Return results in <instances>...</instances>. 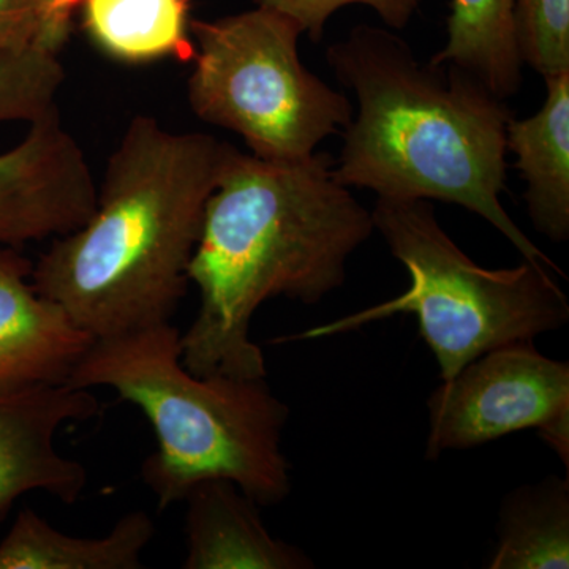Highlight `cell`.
<instances>
[{"label":"cell","mask_w":569,"mask_h":569,"mask_svg":"<svg viewBox=\"0 0 569 569\" xmlns=\"http://www.w3.org/2000/svg\"><path fill=\"white\" fill-rule=\"evenodd\" d=\"M67 385L110 388L140 408L157 443L142 462L141 479L160 511L186 500L206 479L234 482L260 507L290 493L282 451L288 407L266 377L190 372L171 321L93 340Z\"/></svg>","instance_id":"277c9868"},{"label":"cell","mask_w":569,"mask_h":569,"mask_svg":"<svg viewBox=\"0 0 569 569\" xmlns=\"http://www.w3.org/2000/svg\"><path fill=\"white\" fill-rule=\"evenodd\" d=\"M96 201L91 167L58 110L29 123L24 138L0 153V247L70 233Z\"/></svg>","instance_id":"ba28073f"},{"label":"cell","mask_w":569,"mask_h":569,"mask_svg":"<svg viewBox=\"0 0 569 569\" xmlns=\"http://www.w3.org/2000/svg\"><path fill=\"white\" fill-rule=\"evenodd\" d=\"M66 81L59 54L26 47L0 50V126L32 123L58 110Z\"/></svg>","instance_id":"e0dca14e"},{"label":"cell","mask_w":569,"mask_h":569,"mask_svg":"<svg viewBox=\"0 0 569 569\" xmlns=\"http://www.w3.org/2000/svg\"><path fill=\"white\" fill-rule=\"evenodd\" d=\"M426 458L489 443L523 429L569 468V365L539 353L533 342L490 350L429 397Z\"/></svg>","instance_id":"52a82bcc"},{"label":"cell","mask_w":569,"mask_h":569,"mask_svg":"<svg viewBox=\"0 0 569 569\" xmlns=\"http://www.w3.org/2000/svg\"><path fill=\"white\" fill-rule=\"evenodd\" d=\"M153 535L146 511L127 512L103 537L82 538L24 508L0 542V569H140Z\"/></svg>","instance_id":"4fadbf2b"},{"label":"cell","mask_w":569,"mask_h":569,"mask_svg":"<svg viewBox=\"0 0 569 569\" xmlns=\"http://www.w3.org/2000/svg\"><path fill=\"white\" fill-rule=\"evenodd\" d=\"M31 272L14 247H0V397L67 385L96 340L33 288Z\"/></svg>","instance_id":"30bf717a"},{"label":"cell","mask_w":569,"mask_h":569,"mask_svg":"<svg viewBox=\"0 0 569 569\" xmlns=\"http://www.w3.org/2000/svg\"><path fill=\"white\" fill-rule=\"evenodd\" d=\"M37 0H0V50L32 47Z\"/></svg>","instance_id":"44dd1931"},{"label":"cell","mask_w":569,"mask_h":569,"mask_svg":"<svg viewBox=\"0 0 569 569\" xmlns=\"http://www.w3.org/2000/svg\"><path fill=\"white\" fill-rule=\"evenodd\" d=\"M190 36V108L201 121L239 134L260 159H306L355 116L343 93L306 69L301 28L279 11L254 6L194 20Z\"/></svg>","instance_id":"8992f818"},{"label":"cell","mask_w":569,"mask_h":569,"mask_svg":"<svg viewBox=\"0 0 569 569\" xmlns=\"http://www.w3.org/2000/svg\"><path fill=\"white\" fill-rule=\"evenodd\" d=\"M82 0H37V31L33 44L59 54L69 40L71 22Z\"/></svg>","instance_id":"ffe728a7"},{"label":"cell","mask_w":569,"mask_h":569,"mask_svg":"<svg viewBox=\"0 0 569 569\" xmlns=\"http://www.w3.org/2000/svg\"><path fill=\"white\" fill-rule=\"evenodd\" d=\"M228 142L134 116L116 146L96 208L32 264L33 288L93 339L170 323L189 290Z\"/></svg>","instance_id":"7a4b0ae2"},{"label":"cell","mask_w":569,"mask_h":569,"mask_svg":"<svg viewBox=\"0 0 569 569\" xmlns=\"http://www.w3.org/2000/svg\"><path fill=\"white\" fill-rule=\"evenodd\" d=\"M489 569L569 568L568 477H549L505 500Z\"/></svg>","instance_id":"2e32d148"},{"label":"cell","mask_w":569,"mask_h":569,"mask_svg":"<svg viewBox=\"0 0 569 569\" xmlns=\"http://www.w3.org/2000/svg\"><path fill=\"white\" fill-rule=\"evenodd\" d=\"M430 61L451 63L508 100L522 88L515 0H452L448 39Z\"/></svg>","instance_id":"9a60e30c"},{"label":"cell","mask_w":569,"mask_h":569,"mask_svg":"<svg viewBox=\"0 0 569 569\" xmlns=\"http://www.w3.org/2000/svg\"><path fill=\"white\" fill-rule=\"evenodd\" d=\"M335 164L326 152L276 162L228 146L189 268L200 293L181 335L190 372L266 377L250 339L257 310L276 298L317 305L346 282L348 258L376 224Z\"/></svg>","instance_id":"6da1fadb"},{"label":"cell","mask_w":569,"mask_h":569,"mask_svg":"<svg viewBox=\"0 0 569 569\" xmlns=\"http://www.w3.org/2000/svg\"><path fill=\"white\" fill-rule=\"evenodd\" d=\"M358 114L343 129L335 176L388 200L462 206L497 228L523 260L560 269L501 204L507 182V100L451 63L421 62L388 29L356 26L326 51Z\"/></svg>","instance_id":"3957f363"},{"label":"cell","mask_w":569,"mask_h":569,"mask_svg":"<svg viewBox=\"0 0 569 569\" xmlns=\"http://www.w3.org/2000/svg\"><path fill=\"white\" fill-rule=\"evenodd\" d=\"M515 26L523 66L542 78L569 70V0H515Z\"/></svg>","instance_id":"ac0fdd59"},{"label":"cell","mask_w":569,"mask_h":569,"mask_svg":"<svg viewBox=\"0 0 569 569\" xmlns=\"http://www.w3.org/2000/svg\"><path fill=\"white\" fill-rule=\"evenodd\" d=\"M254 6L279 11L291 18L313 43L323 39L326 24L337 10L366 6L376 10L391 29H403L417 13L421 0H253Z\"/></svg>","instance_id":"d6986e66"},{"label":"cell","mask_w":569,"mask_h":569,"mask_svg":"<svg viewBox=\"0 0 569 569\" xmlns=\"http://www.w3.org/2000/svg\"><path fill=\"white\" fill-rule=\"evenodd\" d=\"M541 110L526 119L512 116L507 149L516 153L526 181L527 211L539 233L553 242L569 238V70L545 78Z\"/></svg>","instance_id":"7c38bea8"},{"label":"cell","mask_w":569,"mask_h":569,"mask_svg":"<svg viewBox=\"0 0 569 569\" xmlns=\"http://www.w3.org/2000/svg\"><path fill=\"white\" fill-rule=\"evenodd\" d=\"M80 7L89 39L114 61L193 59L190 0H82Z\"/></svg>","instance_id":"5bb4252c"},{"label":"cell","mask_w":569,"mask_h":569,"mask_svg":"<svg viewBox=\"0 0 569 569\" xmlns=\"http://www.w3.org/2000/svg\"><path fill=\"white\" fill-rule=\"evenodd\" d=\"M372 219L391 253L406 266L407 291L274 342L343 335L407 313L417 317L441 381H447L490 350L533 342L568 323V298L550 274L552 269L529 260L515 268H482L449 238L430 201L378 198Z\"/></svg>","instance_id":"5b68a950"},{"label":"cell","mask_w":569,"mask_h":569,"mask_svg":"<svg viewBox=\"0 0 569 569\" xmlns=\"http://www.w3.org/2000/svg\"><path fill=\"white\" fill-rule=\"evenodd\" d=\"M186 569H309L312 560L266 529L260 505L228 479H206L186 497Z\"/></svg>","instance_id":"8fae6325"},{"label":"cell","mask_w":569,"mask_h":569,"mask_svg":"<svg viewBox=\"0 0 569 569\" xmlns=\"http://www.w3.org/2000/svg\"><path fill=\"white\" fill-rule=\"evenodd\" d=\"M97 411L91 389L69 385L0 397V522L24 493L44 492L62 503L80 500L88 471L59 451L56 437Z\"/></svg>","instance_id":"9c48e42d"}]
</instances>
